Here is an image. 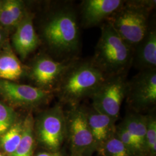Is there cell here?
I'll return each instance as SVG.
<instances>
[{"label": "cell", "mask_w": 156, "mask_h": 156, "mask_svg": "<svg viewBox=\"0 0 156 156\" xmlns=\"http://www.w3.org/2000/svg\"><path fill=\"white\" fill-rule=\"evenodd\" d=\"M108 76L92 62L75 60L62 76L56 90L62 102L70 106L78 105L80 101L93 94Z\"/></svg>", "instance_id": "cell-1"}, {"label": "cell", "mask_w": 156, "mask_h": 156, "mask_svg": "<svg viewBox=\"0 0 156 156\" xmlns=\"http://www.w3.org/2000/svg\"><path fill=\"white\" fill-rule=\"evenodd\" d=\"M155 4V1H124L106 22L134 49L149 30V17Z\"/></svg>", "instance_id": "cell-2"}, {"label": "cell", "mask_w": 156, "mask_h": 156, "mask_svg": "<svg viewBox=\"0 0 156 156\" xmlns=\"http://www.w3.org/2000/svg\"><path fill=\"white\" fill-rule=\"evenodd\" d=\"M133 49L105 22L91 62L107 76L127 73L132 66Z\"/></svg>", "instance_id": "cell-3"}, {"label": "cell", "mask_w": 156, "mask_h": 156, "mask_svg": "<svg viewBox=\"0 0 156 156\" xmlns=\"http://www.w3.org/2000/svg\"><path fill=\"white\" fill-rule=\"evenodd\" d=\"M43 35L50 48L73 60L79 49V30L76 12L69 6L65 5L56 11L43 28Z\"/></svg>", "instance_id": "cell-4"}, {"label": "cell", "mask_w": 156, "mask_h": 156, "mask_svg": "<svg viewBox=\"0 0 156 156\" xmlns=\"http://www.w3.org/2000/svg\"><path fill=\"white\" fill-rule=\"evenodd\" d=\"M34 133L39 144L51 152L58 151L67 136L65 112L60 105L43 112L34 120Z\"/></svg>", "instance_id": "cell-5"}, {"label": "cell", "mask_w": 156, "mask_h": 156, "mask_svg": "<svg viewBox=\"0 0 156 156\" xmlns=\"http://www.w3.org/2000/svg\"><path fill=\"white\" fill-rule=\"evenodd\" d=\"M65 115L71 156H90L97 151V146L88 124L85 108L79 104L70 106Z\"/></svg>", "instance_id": "cell-6"}, {"label": "cell", "mask_w": 156, "mask_h": 156, "mask_svg": "<svg viewBox=\"0 0 156 156\" xmlns=\"http://www.w3.org/2000/svg\"><path fill=\"white\" fill-rule=\"evenodd\" d=\"M127 83V73L108 76L90 97L92 107L116 122L126 98Z\"/></svg>", "instance_id": "cell-7"}, {"label": "cell", "mask_w": 156, "mask_h": 156, "mask_svg": "<svg viewBox=\"0 0 156 156\" xmlns=\"http://www.w3.org/2000/svg\"><path fill=\"white\" fill-rule=\"evenodd\" d=\"M126 97L136 111H144L155 105L156 69L140 71L127 81Z\"/></svg>", "instance_id": "cell-8"}, {"label": "cell", "mask_w": 156, "mask_h": 156, "mask_svg": "<svg viewBox=\"0 0 156 156\" xmlns=\"http://www.w3.org/2000/svg\"><path fill=\"white\" fill-rule=\"evenodd\" d=\"M0 95L14 105L34 108L48 102L52 92L37 86L0 80Z\"/></svg>", "instance_id": "cell-9"}, {"label": "cell", "mask_w": 156, "mask_h": 156, "mask_svg": "<svg viewBox=\"0 0 156 156\" xmlns=\"http://www.w3.org/2000/svg\"><path fill=\"white\" fill-rule=\"evenodd\" d=\"M74 60L57 62L48 56H39L33 64L30 76L37 87L52 92Z\"/></svg>", "instance_id": "cell-10"}, {"label": "cell", "mask_w": 156, "mask_h": 156, "mask_svg": "<svg viewBox=\"0 0 156 156\" xmlns=\"http://www.w3.org/2000/svg\"><path fill=\"white\" fill-rule=\"evenodd\" d=\"M121 0H84L80 5L82 25L91 27L102 24L123 4Z\"/></svg>", "instance_id": "cell-11"}, {"label": "cell", "mask_w": 156, "mask_h": 156, "mask_svg": "<svg viewBox=\"0 0 156 156\" xmlns=\"http://www.w3.org/2000/svg\"><path fill=\"white\" fill-rule=\"evenodd\" d=\"M40 43L39 37L34 26L33 15L26 13L22 22L16 27L12 37V44L22 59L35 50Z\"/></svg>", "instance_id": "cell-12"}, {"label": "cell", "mask_w": 156, "mask_h": 156, "mask_svg": "<svg viewBox=\"0 0 156 156\" xmlns=\"http://www.w3.org/2000/svg\"><path fill=\"white\" fill-rule=\"evenodd\" d=\"M86 109L87 122L97 146V151L116 134V121L93 107Z\"/></svg>", "instance_id": "cell-13"}, {"label": "cell", "mask_w": 156, "mask_h": 156, "mask_svg": "<svg viewBox=\"0 0 156 156\" xmlns=\"http://www.w3.org/2000/svg\"><path fill=\"white\" fill-rule=\"evenodd\" d=\"M132 66L140 71L156 69V31L149 28L145 38L133 49Z\"/></svg>", "instance_id": "cell-14"}, {"label": "cell", "mask_w": 156, "mask_h": 156, "mask_svg": "<svg viewBox=\"0 0 156 156\" xmlns=\"http://www.w3.org/2000/svg\"><path fill=\"white\" fill-rule=\"evenodd\" d=\"M25 68L8 43L0 49V80L14 82L24 76Z\"/></svg>", "instance_id": "cell-15"}, {"label": "cell", "mask_w": 156, "mask_h": 156, "mask_svg": "<svg viewBox=\"0 0 156 156\" xmlns=\"http://www.w3.org/2000/svg\"><path fill=\"white\" fill-rule=\"evenodd\" d=\"M122 123L133 138L142 156H145L146 115L138 113H129Z\"/></svg>", "instance_id": "cell-16"}, {"label": "cell", "mask_w": 156, "mask_h": 156, "mask_svg": "<svg viewBox=\"0 0 156 156\" xmlns=\"http://www.w3.org/2000/svg\"><path fill=\"white\" fill-rule=\"evenodd\" d=\"M35 145L34 119L28 113L23 120L22 139L16 150L11 156H33Z\"/></svg>", "instance_id": "cell-17"}, {"label": "cell", "mask_w": 156, "mask_h": 156, "mask_svg": "<svg viewBox=\"0 0 156 156\" xmlns=\"http://www.w3.org/2000/svg\"><path fill=\"white\" fill-rule=\"evenodd\" d=\"M22 133L23 121H16L0 137V150L6 155L11 156L20 144Z\"/></svg>", "instance_id": "cell-18"}, {"label": "cell", "mask_w": 156, "mask_h": 156, "mask_svg": "<svg viewBox=\"0 0 156 156\" xmlns=\"http://www.w3.org/2000/svg\"><path fill=\"white\" fill-rule=\"evenodd\" d=\"M97 151L102 156H134L117 138L116 134Z\"/></svg>", "instance_id": "cell-19"}, {"label": "cell", "mask_w": 156, "mask_h": 156, "mask_svg": "<svg viewBox=\"0 0 156 156\" xmlns=\"http://www.w3.org/2000/svg\"><path fill=\"white\" fill-rule=\"evenodd\" d=\"M145 150L146 154L156 156V119L154 115H146Z\"/></svg>", "instance_id": "cell-20"}, {"label": "cell", "mask_w": 156, "mask_h": 156, "mask_svg": "<svg viewBox=\"0 0 156 156\" xmlns=\"http://www.w3.org/2000/svg\"><path fill=\"white\" fill-rule=\"evenodd\" d=\"M16 118L12 108L0 101V137L16 122Z\"/></svg>", "instance_id": "cell-21"}, {"label": "cell", "mask_w": 156, "mask_h": 156, "mask_svg": "<svg viewBox=\"0 0 156 156\" xmlns=\"http://www.w3.org/2000/svg\"><path fill=\"white\" fill-rule=\"evenodd\" d=\"M116 135L133 156H142L134 140L122 123L116 126Z\"/></svg>", "instance_id": "cell-22"}, {"label": "cell", "mask_w": 156, "mask_h": 156, "mask_svg": "<svg viewBox=\"0 0 156 156\" xmlns=\"http://www.w3.org/2000/svg\"><path fill=\"white\" fill-rule=\"evenodd\" d=\"M5 2L16 27L27 13L25 11L24 4L22 1L17 0H7Z\"/></svg>", "instance_id": "cell-23"}, {"label": "cell", "mask_w": 156, "mask_h": 156, "mask_svg": "<svg viewBox=\"0 0 156 156\" xmlns=\"http://www.w3.org/2000/svg\"><path fill=\"white\" fill-rule=\"evenodd\" d=\"M0 24L6 28H16L11 13L6 4L5 1H3L0 7Z\"/></svg>", "instance_id": "cell-24"}, {"label": "cell", "mask_w": 156, "mask_h": 156, "mask_svg": "<svg viewBox=\"0 0 156 156\" xmlns=\"http://www.w3.org/2000/svg\"><path fill=\"white\" fill-rule=\"evenodd\" d=\"M36 156H63L60 151L56 152H41L39 153Z\"/></svg>", "instance_id": "cell-25"}, {"label": "cell", "mask_w": 156, "mask_h": 156, "mask_svg": "<svg viewBox=\"0 0 156 156\" xmlns=\"http://www.w3.org/2000/svg\"><path fill=\"white\" fill-rule=\"evenodd\" d=\"M5 33L0 28V49L5 44Z\"/></svg>", "instance_id": "cell-26"}, {"label": "cell", "mask_w": 156, "mask_h": 156, "mask_svg": "<svg viewBox=\"0 0 156 156\" xmlns=\"http://www.w3.org/2000/svg\"><path fill=\"white\" fill-rule=\"evenodd\" d=\"M2 2H3V1H0V7H1V5H2Z\"/></svg>", "instance_id": "cell-27"}, {"label": "cell", "mask_w": 156, "mask_h": 156, "mask_svg": "<svg viewBox=\"0 0 156 156\" xmlns=\"http://www.w3.org/2000/svg\"><path fill=\"white\" fill-rule=\"evenodd\" d=\"M0 156H4V155L1 152H0Z\"/></svg>", "instance_id": "cell-28"}]
</instances>
